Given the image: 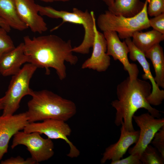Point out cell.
<instances>
[{
    "mask_svg": "<svg viewBox=\"0 0 164 164\" xmlns=\"http://www.w3.org/2000/svg\"><path fill=\"white\" fill-rule=\"evenodd\" d=\"M14 1L20 18L32 31L42 33L47 30L46 23L39 14L38 4L33 0Z\"/></svg>",
    "mask_w": 164,
    "mask_h": 164,
    "instance_id": "5bb4252c",
    "label": "cell"
},
{
    "mask_svg": "<svg viewBox=\"0 0 164 164\" xmlns=\"http://www.w3.org/2000/svg\"><path fill=\"white\" fill-rule=\"evenodd\" d=\"M27 62L28 59L25 53L24 43L22 42L0 58V75L4 77L12 76Z\"/></svg>",
    "mask_w": 164,
    "mask_h": 164,
    "instance_id": "2e32d148",
    "label": "cell"
},
{
    "mask_svg": "<svg viewBox=\"0 0 164 164\" xmlns=\"http://www.w3.org/2000/svg\"><path fill=\"white\" fill-rule=\"evenodd\" d=\"M37 67L29 63L25 64L17 73L12 76L5 95L1 98L3 106L2 115H11L19 109L25 96H31L33 91L29 87L31 78Z\"/></svg>",
    "mask_w": 164,
    "mask_h": 164,
    "instance_id": "5b68a950",
    "label": "cell"
},
{
    "mask_svg": "<svg viewBox=\"0 0 164 164\" xmlns=\"http://www.w3.org/2000/svg\"><path fill=\"white\" fill-rule=\"evenodd\" d=\"M140 129L138 140L135 146L129 149V154L137 153L140 155L151 142L155 133L164 126V119L155 118L149 113L133 117Z\"/></svg>",
    "mask_w": 164,
    "mask_h": 164,
    "instance_id": "9c48e42d",
    "label": "cell"
},
{
    "mask_svg": "<svg viewBox=\"0 0 164 164\" xmlns=\"http://www.w3.org/2000/svg\"><path fill=\"white\" fill-rule=\"evenodd\" d=\"M134 45L144 53L164 39V34L153 29L146 32L136 31L132 36Z\"/></svg>",
    "mask_w": 164,
    "mask_h": 164,
    "instance_id": "d6986e66",
    "label": "cell"
},
{
    "mask_svg": "<svg viewBox=\"0 0 164 164\" xmlns=\"http://www.w3.org/2000/svg\"><path fill=\"white\" fill-rule=\"evenodd\" d=\"M8 32L5 29L0 27V58L4 54L15 47Z\"/></svg>",
    "mask_w": 164,
    "mask_h": 164,
    "instance_id": "7402d4cb",
    "label": "cell"
},
{
    "mask_svg": "<svg viewBox=\"0 0 164 164\" xmlns=\"http://www.w3.org/2000/svg\"><path fill=\"white\" fill-rule=\"evenodd\" d=\"M70 0H53V1H58L61 2H67L68 1Z\"/></svg>",
    "mask_w": 164,
    "mask_h": 164,
    "instance_id": "1f68e13d",
    "label": "cell"
},
{
    "mask_svg": "<svg viewBox=\"0 0 164 164\" xmlns=\"http://www.w3.org/2000/svg\"><path fill=\"white\" fill-rule=\"evenodd\" d=\"M26 113L29 123L53 119L66 121L74 116L76 106L73 101L46 89L34 91Z\"/></svg>",
    "mask_w": 164,
    "mask_h": 164,
    "instance_id": "3957f363",
    "label": "cell"
},
{
    "mask_svg": "<svg viewBox=\"0 0 164 164\" xmlns=\"http://www.w3.org/2000/svg\"><path fill=\"white\" fill-rule=\"evenodd\" d=\"M121 125L120 138L117 142L106 149L101 159V164L104 163L108 160L115 161L121 159L130 146L137 142L140 131H128L126 128L123 121Z\"/></svg>",
    "mask_w": 164,
    "mask_h": 164,
    "instance_id": "9a60e30c",
    "label": "cell"
},
{
    "mask_svg": "<svg viewBox=\"0 0 164 164\" xmlns=\"http://www.w3.org/2000/svg\"><path fill=\"white\" fill-rule=\"evenodd\" d=\"M37 132L27 133L19 131L13 136L11 148L24 145L37 163L47 160L54 155V144L51 139L43 138Z\"/></svg>",
    "mask_w": 164,
    "mask_h": 164,
    "instance_id": "52a82bcc",
    "label": "cell"
},
{
    "mask_svg": "<svg viewBox=\"0 0 164 164\" xmlns=\"http://www.w3.org/2000/svg\"><path fill=\"white\" fill-rule=\"evenodd\" d=\"M29 123L26 112L0 116V160L7 152L10 139Z\"/></svg>",
    "mask_w": 164,
    "mask_h": 164,
    "instance_id": "7c38bea8",
    "label": "cell"
},
{
    "mask_svg": "<svg viewBox=\"0 0 164 164\" xmlns=\"http://www.w3.org/2000/svg\"><path fill=\"white\" fill-rule=\"evenodd\" d=\"M144 5L140 0H114L108 10L116 15L132 17L142 10Z\"/></svg>",
    "mask_w": 164,
    "mask_h": 164,
    "instance_id": "ffe728a7",
    "label": "cell"
},
{
    "mask_svg": "<svg viewBox=\"0 0 164 164\" xmlns=\"http://www.w3.org/2000/svg\"><path fill=\"white\" fill-rule=\"evenodd\" d=\"M0 16L11 28L20 31L28 28L18 14L14 0H0Z\"/></svg>",
    "mask_w": 164,
    "mask_h": 164,
    "instance_id": "e0dca14e",
    "label": "cell"
},
{
    "mask_svg": "<svg viewBox=\"0 0 164 164\" xmlns=\"http://www.w3.org/2000/svg\"><path fill=\"white\" fill-rule=\"evenodd\" d=\"M125 41L129 49L130 59L134 61H137L142 67L144 73L142 75V78L145 80H149L151 82L152 90L147 98V101L151 105L161 104L164 99V91L161 90L155 82L145 54L134 45L131 38L126 39Z\"/></svg>",
    "mask_w": 164,
    "mask_h": 164,
    "instance_id": "8fae6325",
    "label": "cell"
},
{
    "mask_svg": "<svg viewBox=\"0 0 164 164\" xmlns=\"http://www.w3.org/2000/svg\"><path fill=\"white\" fill-rule=\"evenodd\" d=\"M151 142L164 158V126L155 133Z\"/></svg>",
    "mask_w": 164,
    "mask_h": 164,
    "instance_id": "cb8c5ba5",
    "label": "cell"
},
{
    "mask_svg": "<svg viewBox=\"0 0 164 164\" xmlns=\"http://www.w3.org/2000/svg\"><path fill=\"white\" fill-rule=\"evenodd\" d=\"M152 90V85L149 82L138 78L131 80L128 77L119 84L116 89L118 100L111 103L116 110L115 125H121L123 121L127 130L134 131L133 117L141 108L147 110L154 117L160 118V111L152 107L147 100Z\"/></svg>",
    "mask_w": 164,
    "mask_h": 164,
    "instance_id": "7a4b0ae2",
    "label": "cell"
},
{
    "mask_svg": "<svg viewBox=\"0 0 164 164\" xmlns=\"http://www.w3.org/2000/svg\"><path fill=\"white\" fill-rule=\"evenodd\" d=\"M108 7L112 5L114 0H102Z\"/></svg>",
    "mask_w": 164,
    "mask_h": 164,
    "instance_id": "f1b7e54d",
    "label": "cell"
},
{
    "mask_svg": "<svg viewBox=\"0 0 164 164\" xmlns=\"http://www.w3.org/2000/svg\"><path fill=\"white\" fill-rule=\"evenodd\" d=\"M37 163L31 157L25 159L19 156L16 157H12L4 160L2 161L1 164H35Z\"/></svg>",
    "mask_w": 164,
    "mask_h": 164,
    "instance_id": "4316f807",
    "label": "cell"
},
{
    "mask_svg": "<svg viewBox=\"0 0 164 164\" xmlns=\"http://www.w3.org/2000/svg\"><path fill=\"white\" fill-rule=\"evenodd\" d=\"M40 122L29 123L24 128L23 131L30 133L37 132L44 134L50 139H61L68 144L70 147L69 153L67 155L71 158H76L80 154L77 148L68 138L71 130L65 121L56 119H50Z\"/></svg>",
    "mask_w": 164,
    "mask_h": 164,
    "instance_id": "ba28073f",
    "label": "cell"
},
{
    "mask_svg": "<svg viewBox=\"0 0 164 164\" xmlns=\"http://www.w3.org/2000/svg\"><path fill=\"white\" fill-rule=\"evenodd\" d=\"M140 160L143 164H163L164 158L155 147L149 145L141 154Z\"/></svg>",
    "mask_w": 164,
    "mask_h": 164,
    "instance_id": "44dd1931",
    "label": "cell"
},
{
    "mask_svg": "<svg viewBox=\"0 0 164 164\" xmlns=\"http://www.w3.org/2000/svg\"><path fill=\"white\" fill-rule=\"evenodd\" d=\"M147 12L151 17L164 13V0H148Z\"/></svg>",
    "mask_w": 164,
    "mask_h": 164,
    "instance_id": "603a6c76",
    "label": "cell"
},
{
    "mask_svg": "<svg viewBox=\"0 0 164 164\" xmlns=\"http://www.w3.org/2000/svg\"><path fill=\"white\" fill-rule=\"evenodd\" d=\"M38 9L40 15H45L54 19H61L63 22L60 25L53 28L57 29L64 22L82 25L84 30V35L81 43L73 47V52L83 54H88L92 47L94 36V26L96 24L94 12H89L87 10L85 11L76 8H73L72 12L63 10H58L49 6H43L38 5Z\"/></svg>",
    "mask_w": 164,
    "mask_h": 164,
    "instance_id": "277c9868",
    "label": "cell"
},
{
    "mask_svg": "<svg viewBox=\"0 0 164 164\" xmlns=\"http://www.w3.org/2000/svg\"><path fill=\"white\" fill-rule=\"evenodd\" d=\"M3 109V106L1 98H0V110Z\"/></svg>",
    "mask_w": 164,
    "mask_h": 164,
    "instance_id": "f546056e",
    "label": "cell"
},
{
    "mask_svg": "<svg viewBox=\"0 0 164 164\" xmlns=\"http://www.w3.org/2000/svg\"><path fill=\"white\" fill-rule=\"evenodd\" d=\"M95 36L91 56L82 63V69H88L98 72L106 71L110 65L111 58L107 53V43L103 33L94 26Z\"/></svg>",
    "mask_w": 164,
    "mask_h": 164,
    "instance_id": "4fadbf2b",
    "label": "cell"
},
{
    "mask_svg": "<svg viewBox=\"0 0 164 164\" xmlns=\"http://www.w3.org/2000/svg\"><path fill=\"white\" fill-rule=\"evenodd\" d=\"M25 53L28 63L37 68H44L46 74L50 73V68H53L60 80L67 76L65 62L71 65L78 62V58L72 51L71 41H65L54 35H49L31 38L23 37Z\"/></svg>",
    "mask_w": 164,
    "mask_h": 164,
    "instance_id": "6da1fadb",
    "label": "cell"
},
{
    "mask_svg": "<svg viewBox=\"0 0 164 164\" xmlns=\"http://www.w3.org/2000/svg\"><path fill=\"white\" fill-rule=\"evenodd\" d=\"M0 27L5 29L8 32L11 30V27L0 16Z\"/></svg>",
    "mask_w": 164,
    "mask_h": 164,
    "instance_id": "83f0119b",
    "label": "cell"
},
{
    "mask_svg": "<svg viewBox=\"0 0 164 164\" xmlns=\"http://www.w3.org/2000/svg\"><path fill=\"white\" fill-rule=\"evenodd\" d=\"M46 2H51L53 1V0H39Z\"/></svg>",
    "mask_w": 164,
    "mask_h": 164,
    "instance_id": "4dcf8cb0",
    "label": "cell"
},
{
    "mask_svg": "<svg viewBox=\"0 0 164 164\" xmlns=\"http://www.w3.org/2000/svg\"><path fill=\"white\" fill-rule=\"evenodd\" d=\"M149 22L153 29L164 34V13L149 19Z\"/></svg>",
    "mask_w": 164,
    "mask_h": 164,
    "instance_id": "d4e9b609",
    "label": "cell"
},
{
    "mask_svg": "<svg viewBox=\"0 0 164 164\" xmlns=\"http://www.w3.org/2000/svg\"><path fill=\"white\" fill-rule=\"evenodd\" d=\"M107 43V53L115 60H118L122 64L124 70L127 71L131 80L137 78L139 70L136 64L130 63L128 55V48L125 40L121 41L115 32L107 31L103 32Z\"/></svg>",
    "mask_w": 164,
    "mask_h": 164,
    "instance_id": "30bf717a",
    "label": "cell"
},
{
    "mask_svg": "<svg viewBox=\"0 0 164 164\" xmlns=\"http://www.w3.org/2000/svg\"><path fill=\"white\" fill-rule=\"evenodd\" d=\"M140 155L137 153L130 154L125 158L115 161H111V164H142L140 160Z\"/></svg>",
    "mask_w": 164,
    "mask_h": 164,
    "instance_id": "484cf974",
    "label": "cell"
},
{
    "mask_svg": "<svg viewBox=\"0 0 164 164\" xmlns=\"http://www.w3.org/2000/svg\"><path fill=\"white\" fill-rule=\"evenodd\" d=\"M97 23L98 27L103 32H115L122 39L131 38L135 31L149 27L140 22L137 15L132 17H126L115 15L108 10L99 15Z\"/></svg>",
    "mask_w": 164,
    "mask_h": 164,
    "instance_id": "8992f818",
    "label": "cell"
},
{
    "mask_svg": "<svg viewBox=\"0 0 164 164\" xmlns=\"http://www.w3.org/2000/svg\"><path fill=\"white\" fill-rule=\"evenodd\" d=\"M146 58L151 61L155 73V80L159 87L164 88V54L159 43L155 44L146 52Z\"/></svg>",
    "mask_w": 164,
    "mask_h": 164,
    "instance_id": "ac0fdd59",
    "label": "cell"
}]
</instances>
